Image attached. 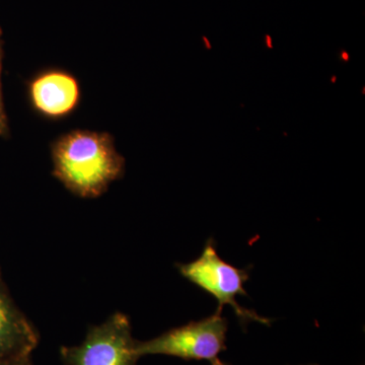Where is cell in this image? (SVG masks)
Instances as JSON below:
<instances>
[{"label":"cell","mask_w":365,"mask_h":365,"mask_svg":"<svg viewBox=\"0 0 365 365\" xmlns=\"http://www.w3.org/2000/svg\"><path fill=\"white\" fill-rule=\"evenodd\" d=\"M51 158L53 176L81 198L102 196L125 173V158L108 132H67L52 143Z\"/></svg>","instance_id":"6da1fadb"},{"label":"cell","mask_w":365,"mask_h":365,"mask_svg":"<svg viewBox=\"0 0 365 365\" xmlns=\"http://www.w3.org/2000/svg\"><path fill=\"white\" fill-rule=\"evenodd\" d=\"M178 269L182 277L215 297L218 302L217 311L222 312L223 307L230 306L242 326L250 322L270 325L271 319L263 318L237 304V295H248L244 288V283L249 279L248 271L223 261L211 240L206 242L198 259L191 263L181 264Z\"/></svg>","instance_id":"7a4b0ae2"},{"label":"cell","mask_w":365,"mask_h":365,"mask_svg":"<svg viewBox=\"0 0 365 365\" xmlns=\"http://www.w3.org/2000/svg\"><path fill=\"white\" fill-rule=\"evenodd\" d=\"M222 312L198 322L172 329L153 339L136 341L139 359L146 355H168L185 360L212 362L227 349V321Z\"/></svg>","instance_id":"3957f363"},{"label":"cell","mask_w":365,"mask_h":365,"mask_svg":"<svg viewBox=\"0 0 365 365\" xmlns=\"http://www.w3.org/2000/svg\"><path fill=\"white\" fill-rule=\"evenodd\" d=\"M136 341L128 317L116 313L91 327L81 344L61 347L60 356L66 365H136Z\"/></svg>","instance_id":"277c9868"},{"label":"cell","mask_w":365,"mask_h":365,"mask_svg":"<svg viewBox=\"0 0 365 365\" xmlns=\"http://www.w3.org/2000/svg\"><path fill=\"white\" fill-rule=\"evenodd\" d=\"M26 93L33 111L51 121L71 116L81 101L78 79L61 68H48L36 73L28 81Z\"/></svg>","instance_id":"5b68a950"},{"label":"cell","mask_w":365,"mask_h":365,"mask_svg":"<svg viewBox=\"0 0 365 365\" xmlns=\"http://www.w3.org/2000/svg\"><path fill=\"white\" fill-rule=\"evenodd\" d=\"M39 341V333L14 304L0 274V362L31 356Z\"/></svg>","instance_id":"8992f818"},{"label":"cell","mask_w":365,"mask_h":365,"mask_svg":"<svg viewBox=\"0 0 365 365\" xmlns=\"http://www.w3.org/2000/svg\"><path fill=\"white\" fill-rule=\"evenodd\" d=\"M9 134V120L4 109V97H2L1 76H0V136Z\"/></svg>","instance_id":"52a82bcc"},{"label":"cell","mask_w":365,"mask_h":365,"mask_svg":"<svg viewBox=\"0 0 365 365\" xmlns=\"http://www.w3.org/2000/svg\"><path fill=\"white\" fill-rule=\"evenodd\" d=\"M0 365H34L31 356L0 362Z\"/></svg>","instance_id":"ba28073f"},{"label":"cell","mask_w":365,"mask_h":365,"mask_svg":"<svg viewBox=\"0 0 365 365\" xmlns=\"http://www.w3.org/2000/svg\"><path fill=\"white\" fill-rule=\"evenodd\" d=\"M1 29H0V76H1L2 71V40H1Z\"/></svg>","instance_id":"9c48e42d"},{"label":"cell","mask_w":365,"mask_h":365,"mask_svg":"<svg viewBox=\"0 0 365 365\" xmlns=\"http://www.w3.org/2000/svg\"><path fill=\"white\" fill-rule=\"evenodd\" d=\"M211 365H230L227 364H225V362H222V360L216 359L215 361L210 362Z\"/></svg>","instance_id":"30bf717a"},{"label":"cell","mask_w":365,"mask_h":365,"mask_svg":"<svg viewBox=\"0 0 365 365\" xmlns=\"http://www.w3.org/2000/svg\"><path fill=\"white\" fill-rule=\"evenodd\" d=\"M309 365H317V364H309Z\"/></svg>","instance_id":"8fae6325"}]
</instances>
